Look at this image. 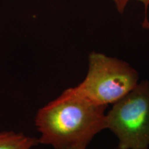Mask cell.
Returning <instances> with one entry per match:
<instances>
[{
    "mask_svg": "<svg viewBox=\"0 0 149 149\" xmlns=\"http://www.w3.org/2000/svg\"><path fill=\"white\" fill-rule=\"evenodd\" d=\"M107 108L91 101L76 87L66 89L37 111L39 142L54 149L86 148L97 134L107 129Z\"/></svg>",
    "mask_w": 149,
    "mask_h": 149,
    "instance_id": "1",
    "label": "cell"
},
{
    "mask_svg": "<svg viewBox=\"0 0 149 149\" xmlns=\"http://www.w3.org/2000/svg\"><path fill=\"white\" fill-rule=\"evenodd\" d=\"M138 72L126 61L93 51L88 72L76 88L91 101L108 106L122 99L139 83Z\"/></svg>",
    "mask_w": 149,
    "mask_h": 149,
    "instance_id": "2",
    "label": "cell"
},
{
    "mask_svg": "<svg viewBox=\"0 0 149 149\" xmlns=\"http://www.w3.org/2000/svg\"><path fill=\"white\" fill-rule=\"evenodd\" d=\"M106 123L118 139L119 149H148L149 80L139 81L113 104Z\"/></svg>",
    "mask_w": 149,
    "mask_h": 149,
    "instance_id": "3",
    "label": "cell"
},
{
    "mask_svg": "<svg viewBox=\"0 0 149 149\" xmlns=\"http://www.w3.org/2000/svg\"><path fill=\"white\" fill-rule=\"evenodd\" d=\"M39 139L15 132H0V149H31Z\"/></svg>",
    "mask_w": 149,
    "mask_h": 149,
    "instance_id": "4",
    "label": "cell"
},
{
    "mask_svg": "<svg viewBox=\"0 0 149 149\" xmlns=\"http://www.w3.org/2000/svg\"><path fill=\"white\" fill-rule=\"evenodd\" d=\"M113 2L114 3L117 12L120 13V14H123L125 11V9L127 6L128 3L130 1H137L141 2L142 4H144L145 8V23H147L146 20V12L148 10V7L149 6V0H112Z\"/></svg>",
    "mask_w": 149,
    "mask_h": 149,
    "instance_id": "5",
    "label": "cell"
},
{
    "mask_svg": "<svg viewBox=\"0 0 149 149\" xmlns=\"http://www.w3.org/2000/svg\"><path fill=\"white\" fill-rule=\"evenodd\" d=\"M76 149H86V148H76Z\"/></svg>",
    "mask_w": 149,
    "mask_h": 149,
    "instance_id": "6",
    "label": "cell"
}]
</instances>
